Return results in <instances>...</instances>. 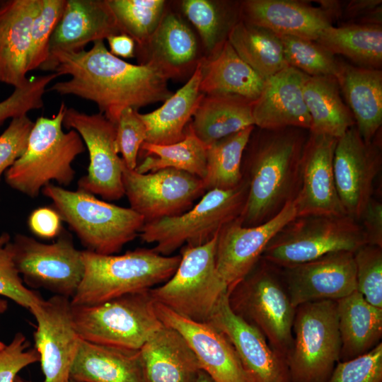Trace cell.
<instances>
[{
    "mask_svg": "<svg viewBox=\"0 0 382 382\" xmlns=\"http://www.w3.org/2000/svg\"><path fill=\"white\" fill-rule=\"evenodd\" d=\"M28 225L34 235L45 239L57 237L63 229L59 214L53 207H48L33 210L28 216Z\"/></svg>",
    "mask_w": 382,
    "mask_h": 382,
    "instance_id": "51",
    "label": "cell"
},
{
    "mask_svg": "<svg viewBox=\"0 0 382 382\" xmlns=\"http://www.w3.org/2000/svg\"><path fill=\"white\" fill-rule=\"evenodd\" d=\"M325 382H382V344L366 353L338 361Z\"/></svg>",
    "mask_w": 382,
    "mask_h": 382,
    "instance_id": "48",
    "label": "cell"
},
{
    "mask_svg": "<svg viewBox=\"0 0 382 382\" xmlns=\"http://www.w3.org/2000/svg\"><path fill=\"white\" fill-rule=\"evenodd\" d=\"M195 382H215L205 371L201 370Z\"/></svg>",
    "mask_w": 382,
    "mask_h": 382,
    "instance_id": "54",
    "label": "cell"
},
{
    "mask_svg": "<svg viewBox=\"0 0 382 382\" xmlns=\"http://www.w3.org/2000/svg\"><path fill=\"white\" fill-rule=\"evenodd\" d=\"M292 305L321 300L337 301L357 291L354 253L340 251L281 268Z\"/></svg>",
    "mask_w": 382,
    "mask_h": 382,
    "instance_id": "19",
    "label": "cell"
},
{
    "mask_svg": "<svg viewBox=\"0 0 382 382\" xmlns=\"http://www.w3.org/2000/svg\"><path fill=\"white\" fill-rule=\"evenodd\" d=\"M34 123L27 115L13 117L0 135V180L24 154Z\"/></svg>",
    "mask_w": 382,
    "mask_h": 382,
    "instance_id": "49",
    "label": "cell"
},
{
    "mask_svg": "<svg viewBox=\"0 0 382 382\" xmlns=\"http://www.w3.org/2000/svg\"><path fill=\"white\" fill-rule=\"evenodd\" d=\"M14 264L24 284L54 295L71 299L84 273L82 250L76 248L71 235L64 228L50 244L24 234L8 242Z\"/></svg>",
    "mask_w": 382,
    "mask_h": 382,
    "instance_id": "12",
    "label": "cell"
},
{
    "mask_svg": "<svg viewBox=\"0 0 382 382\" xmlns=\"http://www.w3.org/2000/svg\"><path fill=\"white\" fill-rule=\"evenodd\" d=\"M228 95H204L190 126L195 134L206 145L210 144L254 125L253 103Z\"/></svg>",
    "mask_w": 382,
    "mask_h": 382,
    "instance_id": "33",
    "label": "cell"
},
{
    "mask_svg": "<svg viewBox=\"0 0 382 382\" xmlns=\"http://www.w3.org/2000/svg\"><path fill=\"white\" fill-rule=\"evenodd\" d=\"M58 76L55 73L33 76L23 86L14 88L8 98L0 102V125L7 119L42 108L47 86Z\"/></svg>",
    "mask_w": 382,
    "mask_h": 382,
    "instance_id": "46",
    "label": "cell"
},
{
    "mask_svg": "<svg viewBox=\"0 0 382 382\" xmlns=\"http://www.w3.org/2000/svg\"><path fill=\"white\" fill-rule=\"evenodd\" d=\"M199 90L204 95L236 96L255 101L265 80L250 67L226 40L199 62Z\"/></svg>",
    "mask_w": 382,
    "mask_h": 382,
    "instance_id": "30",
    "label": "cell"
},
{
    "mask_svg": "<svg viewBox=\"0 0 382 382\" xmlns=\"http://www.w3.org/2000/svg\"><path fill=\"white\" fill-rule=\"evenodd\" d=\"M146 139V127L138 110L125 109L116 123L115 146L128 169H136L138 154Z\"/></svg>",
    "mask_w": 382,
    "mask_h": 382,
    "instance_id": "47",
    "label": "cell"
},
{
    "mask_svg": "<svg viewBox=\"0 0 382 382\" xmlns=\"http://www.w3.org/2000/svg\"><path fill=\"white\" fill-rule=\"evenodd\" d=\"M66 0H42L30 30L27 71L39 69L50 56V42L66 5Z\"/></svg>",
    "mask_w": 382,
    "mask_h": 382,
    "instance_id": "42",
    "label": "cell"
},
{
    "mask_svg": "<svg viewBox=\"0 0 382 382\" xmlns=\"http://www.w3.org/2000/svg\"><path fill=\"white\" fill-rule=\"evenodd\" d=\"M248 191L245 177L234 188L207 191L185 213L145 223L139 236L144 242L155 244L153 250L165 256L184 246L203 245L224 226L239 218Z\"/></svg>",
    "mask_w": 382,
    "mask_h": 382,
    "instance_id": "6",
    "label": "cell"
},
{
    "mask_svg": "<svg viewBox=\"0 0 382 382\" xmlns=\"http://www.w3.org/2000/svg\"><path fill=\"white\" fill-rule=\"evenodd\" d=\"M229 341L247 382H291L286 359L253 325L235 314L224 295L207 322Z\"/></svg>",
    "mask_w": 382,
    "mask_h": 382,
    "instance_id": "18",
    "label": "cell"
},
{
    "mask_svg": "<svg viewBox=\"0 0 382 382\" xmlns=\"http://www.w3.org/2000/svg\"><path fill=\"white\" fill-rule=\"evenodd\" d=\"M4 0H0V7L4 4Z\"/></svg>",
    "mask_w": 382,
    "mask_h": 382,
    "instance_id": "57",
    "label": "cell"
},
{
    "mask_svg": "<svg viewBox=\"0 0 382 382\" xmlns=\"http://www.w3.org/2000/svg\"><path fill=\"white\" fill-rule=\"evenodd\" d=\"M41 192L86 250L98 254L119 253L139 235L145 223L130 207L100 200L79 189L69 190L51 183Z\"/></svg>",
    "mask_w": 382,
    "mask_h": 382,
    "instance_id": "5",
    "label": "cell"
},
{
    "mask_svg": "<svg viewBox=\"0 0 382 382\" xmlns=\"http://www.w3.org/2000/svg\"><path fill=\"white\" fill-rule=\"evenodd\" d=\"M292 336L286 358L291 382H325L340 357L337 301L321 300L297 306Z\"/></svg>",
    "mask_w": 382,
    "mask_h": 382,
    "instance_id": "11",
    "label": "cell"
},
{
    "mask_svg": "<svg viewBox=\"0 0 382 382\" xmlns=\"http://www.w3.org/2000/svg\"><path fill=\"white\" fill-rule=\"evenodd\" d=\"M42 0H8L0 7V82L25 85L30 30Z\"/></svg>",
    "mask_w": 382,
    "mask_h": 382,
    "instance_id": "25",
    "label": "cell"
},
{
    "mask_svg": "<svg viewBox=\"0 0 382 382\" xmlns=\"http://www.w3.org/2000/svg\"><path fill=\"white\" fill-rule=\"evenodd\" d=\"M69 382H76V381H74L70 379V381H69Z\"/></svg>",
    "mask_w": 382,
    "mask_h": 382,
    "instance_id": "58",
    "label": "cell"
},
{
    "mask_svg": "<svg viewBox=\"0 0 382 382\" xmlns=\"http://www.w3.org/2000/svg\"><path fill=\"white\" fill-rule=\"evenodd\" d=\"M227 40L238 55L264 80L289 66L277 34L240 20Z\"/></svg>",
    "mask_w": 382,
    "mask_h": 382,
    "instance_id": "35",
    "label": "cell"
},
{
    "mask_svg": "<svg viewBox=\"0 0 382 382\" xmlns=\"http://www.w3.org/2000/svg\"><path fill=\"white\" fill-rule=\"evenodd\" d=\"M328 16L332 25H382L381 0L314 1Z\"/></svg>",
    "mask_w": 382,
    "mask_h": 382,
    "instance_id": "43",
    "label": "cell"
},
{
    "mask_svg": "<svg viewBox=\"0 0 382 382\" xmlns=\"http://www.w3.org/2000/svg\"><path fill=\"white\" fill-rule=\"evenodd\" d=\"M335 78L355 126L366 142L381 131L382 71L353 65L339 59Z\"/></svg>",
    "mask_w": 382,
    "mask_h": 382,
    "instance_id": "28",
    "label": "cell"
},
{
    "mask_svg": "<svg viewBox=\"0 0 382 382\" xmlns=\"http://www.w3.org/2000/svg\"><path fill=\"white\" fill-rule=\"evenodd\" d=\"M337 141L333 137L309 132L301 158L299 189L294 199L296 216L347 215L333 173Z\"/></svg>",
    "mask_w": 382,
    "mask_h": 382,
    "instance_id": "20",
    "label": "cell"
},
{
    "mask_svg": "<svg viewBox=\"0 0 382 382\" xmlns=\"http://www.w3.org/2000/svg\"><path fill=\"white\" fill-rule=\"evenodd\" d=\"M66 108L62 103L52 117L36 120L24 154L5 172V181L12 189L35 198L52 181L63 187L72 183V163L86 148L75 130L63 131Z\"/></svg>",
    "mask_w": 382,
    "mask_h": 382,
    "instance_id": "4",
    "label": "cell"
},
{
    "mask_svg": "<svg viewBox=\"0 0 382 382\" xmlns=\"http://www.w3.org/2000/svg\"><path fill=\"white\" fill-rule=\"evenodd\" d=\"M39 69L59 76H71L49 91L94 102L100 113L115 125L125 109L138 110L173 95L169 79L158 67L151 63H128L112 54L103 40L94 42L88 51L50 52Z\"/></svg>",
    "mask_w": 382,
    "mask_h": 382,
    "instance_id": "1",
    "label": "cell"
},
{
    "mask_svg": "<svg viewBox=\"0 0 382 382\" xmlns=\"http://www.w3.org/2000/svg\"><path fill=\"white\" fill-rule=\"evenodd\" d=\"M259 130L250 136L246 158L248 191L238 219L242 226L263 224L296 198L300 163L309 131L289 127Z\"/></svg>",
    "mask_w": 382,
    "mask_h": 382,
    "instance_id": "2",
    "label": "cell"
},
{
    "mask_svg": "<svg viewBox=\"0 0 382 382\" xmlns=\"http://www.w3.org/2000/svg\"><path fill=\"white\" fill-rule=\"evenodd\" d=\"M71 307L70 299L54 295L28 309L37 323L34 348L40 356L42 382L70 381L81 340L73 324Z\"/></svg>",
    "mask_w": 382,
    "mask_h": 382,
    "instance_id": "16",
    "label": "cell"
},
{
    "mask_svg": "<svg viewBox=\"0 0 382 382\" xmlns=\"http://www.w3.org/2000/svg\"><path fill=\"white\" fill-rule=\"evenodd\" d=\"M63 127L75 130L81 137L89 155L87 173L78 181V189L107 201L125 196L123 161L115 146L116 125L103 114H86L67 108Z\"/></svg>",
    "mask_w": 382,
    "mask_h": 382,
    "instance_id": "14",
    "label": "cell"
},
{
    "mask_svg": "<svg viewBox=\"0 0 382 382\" xmlns=\"http://www.w3.org/2000/svg\"><path fill=\"white\" fill-rule=\"evenodd\" d=\"M358 222L362 228L366 244L382 248V204L372 197Z\"/></svg>",
    "mask_w": 382,
    "mask_h": 382,
    "instance_id": "52",
    "label": "cell"
},
{
    "mask_svg": "<svg viewBox=\"0 0 382 382\" xmlns=\"http://www.w3.org/2000/svg\"><path fill=\"white\" fill-rule=\"evenodd\" d=\"M303 96L311 118L310 132L338 139L355 125L354 117L341 97L335 76L307 75Z\"/></svg>",
    "mask_w": 382,
    "mask_h": 382,
    "instance_id": "34",
    "label": "cell"
},
{
    "mask_svg": "<svg viewBox=\"0 0 382 382\" xmlns=\"http://www.w3.org/2000/svg\"><path fill=\"white\" fill-rule=\"evenodd\" d=\"M108 3L121 33L134 40L135 50L148 41L167 8L164 0H108Z\"/></svg>",
    "mask_w": 382,
    "mask_h": 382,
    "instance_id": "40",
    "label": "cell"
},
{
    "mask_svg": "<svg viewBox=\"0 0 382 382\" xmlns=\"http://www.w3.org/2000/svg\"><path fill=\"white\" fill-rule=\"evenodd\" d=\"M337 301L341 361L362 355L378 345L382 308L370 304L357 291Z\"/></svg>",
    "mask_w": 382,
    "mask_h": 382,
    "instance_id": "32",
    "label": "cell"
},
{
    "mask_svg": "<svg viewBox=\"0 0 382 382\" xmlns=\"http://www.w3.org/2000/svg\"><path fill=\"white\" fill-rule=\"evenodd\" d=\"M71 311L81 340L128 349H140L163 325L149 290L95 305H71Z\"/></svg>",
    "mask_w": 382,
    "mask_h": 382,
    "instance_id": "8",
    "label": "cell"
},
{
    "mask_svg": "<svg viewBox=\"0 0 382 382\" xmlns=\"http://www.w3.org/2000/svg\"><path fill=\"white\" fill-rule=\"evenodd\" d=\"M181 10L197 30L205 56L227 40L241 20V1L183 0Z\"/></svg>",
    "mask_w": 382,
    "mask_h": 382,
    "instance_id": "37",
    "label": "cell"
},
{
    "mask_svg": "<svg viewBox=\"0 0 382 382\" xmlns=\"http://www.w3.org/2000/svg\"><path fill=\"white\" fill-rule=\"evenodd\" d=\"M8 308V302L6 300L0 299V316L6 311ZM6 344L0 341V350L4 349Z\"/></svg>",
    "mask_w": 382,
    "mask_h": 382,
    "instance_id": "55",
    "label": "cell"
},
{
    "mask_svg": "<svg viewBox=\"0 0 382 382\" xmlns=\"http://www.w3.org/2000/svg\"><path fill=\"white\" fill-rule=\"evenodd\" d=\"M10 236L0 234V295L29 309L43 298L39 292L28 288L14 264L8 246Z\"/></svg>",
    "mask_w": 382,
    "mask_h": 382,
    "instance_id": "45",
    "label": "cell"
},
{
    "mask_svg": "<svg viewBox=\"0 0 382 382\" xmlns=\"http://www.w3.org/2000/svg\"><path fill=\"white\" fill-rule=\"evenodd\" d=\"M139 352L145 382H195L202 370L184 337L164 325Z\"/></svg>",
    "mask_w": 382,
    "mask_h": 382,
    "instance_id": "27",
    "label": "cell"
},
{
    "mask_svg": "<svg viewBox=\"0 0 382 382\" xmlns=\"http://www.w3.org/2000/svg\"><path fill=\"white\" fill-rule=\"evenodd\" d=\"M217 236L203 245L181 248L180 261L172 277L149 290L155 302L190 320H209L228 292L216 266Z\"/></svg>",
    "mask_w": 382,
    "mask_h": 382,
    "instance_id": "10",
    "label": "cell"
},
{
    "mask_svg": "<svg viewBox=\"0 0 382 382\" xmlns=\"http://www.w3.org/2000/svg\"><path fill=\"white\" fill-rule=\"evenodd\" d=\"M366 244L359 223L348 215L296 216L272 238L260 259L284 268L332 253H354Z\"/></svg>",
    "mask_w": 382,
    "mask_h": 382,
    "instance_id": "9",
    "label": "cell"
},
{
    "mask_svg": "<svg viewBox=\"0 0 382 382\" xmlns=\"http://www.w3.org/2000/svg\"><path fill=\"white\" fill-rule=\"evenodd\" d=\"M140 149L145 152L146 156L135 169L139 173L174 168L202 180L206 175L207 146L195 134L190 122L183 139L168 145L144 142Z\"/></svg>",
    "mask_w": 382,
    "mask_h": 382,
    "instance_id": "38",
    "label": "cell"
},
{
    "mask_svg": "<svg viewBox=\"0 0 382 382\" xmlns=\"http://www.w3.org/2000/svg\"><path fill=\"white\" fill-rule=\"evenodd\" d=\"M381 164V131L366 142L354 125L337 139L333 158L335 186L346 214L357 221L373 197Z\"/></svg>",
    "mask_w": 382,
    "mask_h": 382,
    "instance_id": "15",
    "label": "cell"
},
{
    "mask_svg": "<svg viewBox=\"0 0 382 382\" xmlns=\"http://www.w3.org/2000/svg\"><path fill=\"white\" fill-rule=\"evenodd\" d=\"M122 183L130 208L145 223L182 214L206 192L203 180L185 171L164 168L139 173L124 163Z\"/></svg>",
    "mask_w": 382,
    "mask_h": 382,
    "instance_id": "13",
    "label": "cell"
},
{
    "mask_svg": "<svg viewBox=\"0 0 382 382\" xmlns=\"http://www.w3.org/2000/svg\"><path fill=\"white\" fill-rule=\"evenodd\" d=\"M139 64L151 63L170 79L194 72L203 57L198 40L178 13L166 11L157 28L141 47L135 50Z\"/></svg>",
    "mask_w": 382,
    "mask_h": 382,
    "instance_id": "22",
    "label": "cell"
},
{
    "mask_svg": "<svg viewBox=\"0 0 382 382\" xmlns=\"http://www.w3.org/2000/svg\"><path fill=\"white\" fill-rule=\"evenodd\" d=\"M275 270L260 260L228 291V301L235 314L258 329L273 349L286 359L292 345L296 308Z\"/></svg>",
    "mask_w": 382,
    "mask_h": 382,
    "instance_id": "7",
    "label": "cell"
},
{
    "mask_svg": "<svg viewBox=\"0 0 382 382\" xmlns=\"http://www.w3.org/2000/svg\"><path fill=\"white\" fill-rule=\"evenodd\" d=\"M155 310L163 325L184 337L201 369L215 382H247L231 343L212 325L190 320L156 302Z\"/></svg>",
    "mask_w": 382,
    "mask_h": 382,
    "instance_id": "21",
    "label": "cell"
},
{
    "mask_svg": "<svg viewBox=\"0 0 382 382\" xmlns=\"http://www.w3.org/2000/svg\"><path fill=\"white\" fill-rule=\"evenodd\" d=\"M241 19L277 35L314 41L332 26L322 8L304 0L241 1Z\"/></svg>",
    "mask_w": 382,
    "mask_h": 382,
    "instance_id": "24",
    "label": "cell"
},
{
    "mask_svg": "<svg viewBox=\"0 0 382 382\" xmlns=\"http://www.w3.org/2000/svg\"><path fill=\"white\" fill-rule=\"evenodd\" d=\"M122 34L108 0H66L50 42L52 51L79 52L89 42Z\"/></svg>",
    "mask_w": 382,
    "mask_h": 382,
    "instance_id": "26",
    "label": "cell"
},
{
    "mask_svg": "<svg viewBox=\"0 0 382 382\" xmlns=\"http://www.w3.org/2000/svg\"><path fill=\"white\" fill-rule=\"evenodd\" d=\"M14 382H30V381H24L21 377H20L18 375L16 377Z\"/></svg>",
    "mask_w": 382,
    "mask_h": 382,
    "instance_id": "56",
    "label": "cell"
},
{
    "mask_svg": "<svg viewBox=\"0 0 382 382\" xmlns=\"http://www.w3.org/2000/svg\"><path fill=\"white\" fill-rule=\"evenodd\" d=\"M83 279L71 305L101 303L135 292L148 291L169 279L180 255L165 256L153 249L137 248L122 255H102L82 250Z\"/></svg>",
    "mask_w": 382,
    "mask_h": 382,
    "instance_id": "3",
    "label": "cell"
},
{
    "mask_svg": "<svg viewBox=\"0 0 382 382\" xmlns=\"http://www.w3.org/2000/svg\"><path fill=\"white\" fill-rule=\"evenodd\" d=\"M108 42L110 52L115 57L129 59L135 57L136 45L134 40L126 34L109 37Z\"/></svg>",
    "mask_w": 382,
    "mask_h": 382,
    "instance_id": "53",
    "label": "cell"
},
{
    "mask_svg": "<svg viewBox=\"0 0 382 382\" xmlns=\"http://www.w3.org/2000/svg\"><path fill=\"white\" fill-rule=\"evenodd\" d=\"M289 66L310 76H333L339 59L314 40L278 35Z\"/></svg>",
    "mask_w": 382,
    "mask_h": 382,
    "instance_id": "41",
    "label": "cell"
},
{
    "mask_svg": "<svg viewBox=\"0 0 382 382\" xmlns=\"http://www.w3.org/2000/svg\"><path fill=\"white\" fill-rule=\"evenodd\" d=\"M201 71L198 63L185 84L166 99L153 112L141 114L145 125L146 139L144 142L168 145L184 139L199 104L204 97L199 90Z\"/></svg>",
    "mask_w": 382,
    "mask_h": 382,
    "instance_id": "31",
    "label": "cell"
},
{
    "mask_svg": "<svg viewBox=\"0 0 382 382\" xmlns=\"http://www.w3.org/2000/svg\"><path fill=\"white\" fill-rule=\"evenodd\" d=\"M255 128L249 127L207 146V171L202 180L206 192L232 189L242 183L243 155Z\"/></svg>",
    "mask_w": 382,
    "mask_h": 382,
    "instance_id": "39",
    "label": "cell"
},
{
    "mask_svg": "<svg viewBox=\"0 0 382 382\" xmlns=\"http://www.w3.org/2000/svg\"><path fill=\"white\" fill-rule=\"evenodd\" d=\"M306 76L289 66L265 79L259 97L253 103L255 127L263 129L294 127L309 130L311 118L303 96Z\"/></svg>",
    "mask_w": 382,
    "mask_h": 382,
    "instance_id": "23",
    "label": "cell"
},
{
    "mask_svg": "<svg viewBox=\"0 0 382 382\" xmlns=\"http://www.w3.org/2000/svg\"><path fill=\"white\" fill-rule=\"evenodd\" d=\"M70 379L76 382H145L139 349L81 339Z\"/></svg>",
    "mask_w": 382,
    "mask_h": 382,
    "instance_id": "29",
    "label": "cell"
},
{
    "mask_svg": "<svg viewBox=\"0 0 382 382\" xmlns=\"http://www.w3.org/2000/svg\"><path fill=\"white\" fill-rule=\"evenodd\" d=\"M29 347L26 337L18 332L11 342L0 350V382H14L23 369L40 361L37 351Z\"/></svg>",
    "mask_w": 382,
    "mask_h": 382,
    "instance_id": "50",
    "label": "cell"
},
{
    "mask_svg": "<svg viewBox=\"0 0 382 382\" xmlns=\"http://www.w3.org/2000/svg\"><path fill=\"white\" fill-rule=\"evenodd\" d=\"M334 55L356 66L381 69L382 25L330 26L316 40Z\"/></svg>",
    "mask_w": 382,
    "mask_h": 382,
    "instance_id": "36",
    "label": "cell"
},
{
    "mask_svg": "<svg viewBox=\"0 0 382 382\" xmlns=\"http://www.w3.org/2000/svg\"><path fill=\"white\" fill-rule=\"evenodd\" d=\"M357 291L382 308V248L366 244L354 253Z\"/></svg>",
    "mask_w": 382,
    "mask_h": 382,
    "instance_id": "44",
    "label": "cell"
},
{
    "mask_svg": "<svg viewBox=\"0 0 382 382\" xmlns=\"http://www.w3.org/2000/svg\"><path fill=\"white\" fill-rule=\"evenodd\" d=\"M295 217L293 200L263 224L244 226L237 219L221 228L217 236L215 260L228 291L252 271L272 238Z\"/></svg>",
    "mask_w": 382,
    "mask_h": 382,
    "instance_id": "17",
    "label": "cell"
}]
</instances>
